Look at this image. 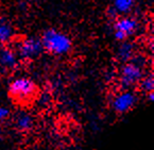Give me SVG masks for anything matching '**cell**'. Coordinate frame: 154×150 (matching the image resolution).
I'll list each match as a JSON object with an SVG mask.
<instances>
[{
  "mask_svg": "<svg viewBox=\"0 0 154 150\" xmlns=\"http://www.w3.org/2000/svg\"><path fill=\"white\" fill-rule=\"evenodd\" d=\"M146 59L141 55H135L131 61L127 62L121 67L119 73V84L122 89H132L139 84L145 77Z\"/></svg>",
  "mask_w": 154,
  "mask_h": 150,
  "instance_id": "cell-1",
  "label": "cell"
},
{
  "mask_svg": "<svg viewBox=\"0 0 154 150\" xmlns=\"http://www.w3.org/2000/svg\"><path fill=\"white\" fill-rule=\"evenodd\" d=\"M43 49L54 55H66L72 48V41L66 33L55 29H48L41 37Z\"/></svg>",
  "mask_w": 154,
  "mask_h": 150,
  "instance_id": "cell-2",
  "label": "cell"
},
{
  "mask_svg": "<svg viewBox=\"0 0 154 150\" xmlns=\"http://www.w3.org/2000/svg\"><path fill=\"white\" fill-rule=\"evenodd\" d=\"M38 87L36 83L29 77L19 76L10 82L9 94L12 99L20 105H28L36 97Z\"/></svg>",
  "mask_w": 154,
  "mask_h": 150,
  "instance_id": "cell-3",
  "label": "cell"
},
{
  "mask_svg": "<svg viewBox=\"0 0 154 150\" xmlns=\"http://www.w3.org/2000/svg\"><path fill=\"white\" fill-rule=\"evenodd\" d=\"M139 28L137 18L131 15L119 16L114 21V36L118 42L128 41L130 36L136 33Z\"/></svg>",
  "mask_w": 154,
  "mask_h": 150,
  "instance_id": "cell-4",
  "label": "cell"
},
{
  "mask_svg": "<svg viewBox=\"0 0 154 150\" xmlns=\"http://www.w3.org/2000/svg\"><path fill=\"white\" fill-rule=\"evenodd\" d=\"M15 52L17 53L19 59L33 60L39 57L44 51L41 39L35 36H30L23 39L16 44Z\"/></svg>",
  "mask_w": 154,
  "mask_h": 150,
  "instance_id": "cell-5",
  "label": "cell"
},
{
  "mask_svg": "<svg viewBox=\"0 0 154 150\" xmlns=\"http://www.w3.org/2000/svg\"><path fill=\"white\" fill-rule=\"evenodd\" d=\"M137 95L132 89H122L112 99V108L118 114H125L135 107Z\"/></svg>",
  "mask_w": 154,
  "mask_h": 150,
  "instance_id": "cell-6",
  "label": "cell"
},
{
  "mask_svg": "<svg viewBox=\"0 0 154 150\" xmlns=\"http://www.w3.org/2000/svg\"><path fill=\"white\" fill-rule=\"evenodd\" d=\"M19 64V58L14 48L2 46L0 47V68L13 70Z\"/></svg>",
  "mask_w": 154,
  "mask_h": 150,
  "instance_id": "cell-7",
  "label": "cell"
},
{
  "mask_svg": "<svg viewBox=\"0 0 154 150\" xmlns=\"http://www.w3.org/2000/svg\"><path fill=\"white\" fill-rule=\"evenodd\" d=\"M135 7V2L132 0H116L109 9V15L113 18L117 16L128 15Z\"/></svg>",
  "mask_w": 154,
  "mask_h": 150,
  "instance_id": "cell-8",
  "label": "cell"
},
{
  "mask_svg": "<svg viewBox=\"0 0 154 150\" xmlns=\"http://www.w3.org/2000/svg\"><path fill=\"white\" fill-rule=\"evenodd\" d=\"M14 28L7 18L0 17V47L5 46L14 37Z\"/></svg>",
  "mask_w": 154,
  "mask_h": 150,
  "instance_id": "cell-9",
  "label": "cell"
},
{
  "mask_svg": "<svg viewBox=\"0 0 154 150\" xmlns=\"http://www.w3.org/2000/svg\"><path fill=\"white\" fill-rule=\"evenodd\" d=\"M34 125L33 116L28 112H19L15 116V126L19 131H29Z\"/></svg>",
  "mask_w": 154,
  "mask_h": 150,
  "instance_id": "cell-10",
  "label": "cell"
},
{
  "mask_svg": "<svg viewBox=\"0 0 154 150\" xmlns=\"http://www.w3.org/2000/svg\"><path fill=\"white\" fill-rule=\"evenodd\" d=\"M135 55V46L132 42L125 41L120 44L117 50L118 59L122 62H129L132 60V58Z\"/></svg>",
  "mask_w": 154,
  "mask_h": 150,
  "instance_id": "cell-11",
  "label": "cell"
},
{
  "mask_svg": "<svg viewBox=\"0 0 154 150\" xmlns=\"http://www.w3.org/2000/svg\"><path fill=\"white\" fill-rule=\"evenodd\" d=\"M139 89L141 92L146 94L152 93L154 89V76L153 73H149V75H145V77L141 79L139 82Z\"/></svg>",
  "mask_w": 154,
  "mask_h": 150,
  "instance_id": "cell-12",
  "label": "cell"
},
{
  "mask_svg": "<svg viewBox=\"0 0 154 150\" xmlns=\"http://www.w3.org/2000/svg\"><path fill=\"white\" fill-rule=\"evenodd\" d=\"M10 115V110L5 107H1L0 105V121H3L9 117Z\"/></svg>",
  "mask_w": 154,
  "mask_h": 150,
  "instance_id": "cell-13",
  "label": "cell"
},
{
  "mask_svg": "<svg viewBox=\"0 0 154 150\" xmlns=\"http://www.w3.org/2000/svg\"><path fill=\"white\" fill-rule=\"evenodd\" d=\"M147 98H148V101H149V102H152V101L154 100V92L147 94Z\"/></svg>",
  "mask_w": 154,
  "mask_h": 150,
  "instance_id": "cell-14",
  "label": "cell"
}]
</instances>
